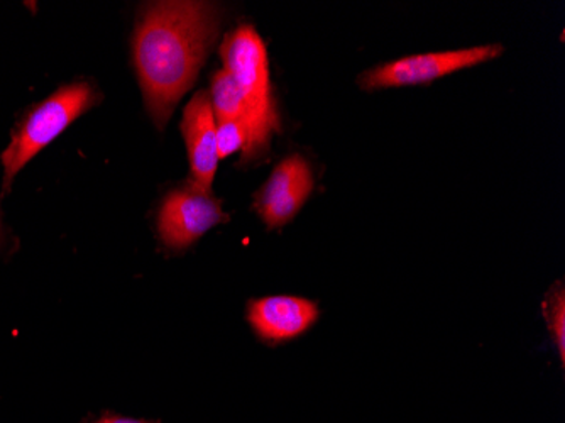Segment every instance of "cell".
Here are the masks:
<instances>
[{
    "label": "cell",
    "mask_w": 565,
    "mask_h": 423,
    "mask_svg": "<svg viewBox=\"0 0 565 423\" xmlns=\"http://www.w3.org/2000/svg\"><path fill=\"white\" fill-rule=\"evenodd\" d=\"M221 15L207 2H157L135 34V63L149 116L164 129L214 46Z\"/></svg>",
    "instance_id": "obj_1"
},
{
    "label": "cell",
    "mask_w": 565,
    "mask_h": 423,
    "mask_svg": "<svg viewBox=\"0 0 565 423\" xmlns=\"http://www.w3.org/2000/svg\"><path fill=\"white\" fill-rule=\"evenodd\" d=\"M221 59L224 70L233 75L239 87L246 110L247 142L243 149V163L256 160L269 148L273 136L281 130L265 41L253 25H239L222 41Z\"/></svg>",
    "instance_id": "obj_2"
},
{
    "label": "cell",
    "mask_w": 565,
    "mask_h": 423,
    "mask_svg": "<svg viewBox=\"0 0 565 423\" xmlns=\"http://www.w3.org/2000/svg\"><path fill=\"white\" fill-rule=\"evenodd\" d=\"M98 102V94L90 84L65 85L31 110L21 126L12 133L11 145L2 155L4 189H11L15 175L33 160L34 156L55 141L63 130L75 123Z\"/></svg>",
    "instance_id": "obj_3"
},
{
    "label": "cell",
    "mask_w": 565,
    "mask_h": 423,
    "mask_svg": "<svg viewBox=\"0 0 565 423\" xmlns=\"http://www.w3.org/2000/svg\"><path fill=\"white\" fill-rule=\"evenodd\" d=\"M501 55H503L501 44H484V46L466 47V50L405 56L364 72L359 78V85L364 91H380V88L430 84L443 76L491 62Z\"/></svg>",
    "instance_id": "obj_4"
},
{
    "label": "cell",
    "mask_w": 565,
    "mask_h": 423,
    "mask_svg": "<svg viewBox=\"0 0 565 423\" xmlns=\"http://www.w3.org/2000/svg\"><path fill=\"white\" fill-rule=\"evenodd\" d=\"M225 221H228V215L224 214L221 200L215 199L211 190L189 183L164 199L158 229L164 246L182 251Z\"/></svg>",
    "instance_id": "obj_5"
},
{
    "label": "cell",
    "mask_w": 565,
    "mask_h": 423,
    "mask_svg": "<svg viewBox=\"0 0 565 423\" xmlns=\"http://www.w3.org/2000/svg\"><path fill=\"white\" fill-rule=\"evenodd\" d=\"M313 187L312 167L303 156H288L256 193L254 209L268 229L281 228L300 212L308 197L312 195Z\"/></svg>",
    "instance_id": "obj_6"
},
{
    "label": "cell",
    "mask_w": 565,
    "mask_h": 423,
    "mask_svg": "<svg viewBox=\"0 0 565 423\" xmlns=\"http://www.w3.org/2000/svg\"><path fill=\"white\" fill-rule=\"evenodd\" d=\"M182 133L189 152L190 183L211 190L221 158L217 151V120L207 92H199L186 105Z\"/></svg>",
    "instance_id": "obj_7"
},
{
    "label": "cell",
    "mask_w": 565,
    "mask_h": 423,
    "mask_svg": "<svg viewBox=\"0 0 565 423\" xmlns=\"http://www.w3.org/2000/svg\"><path fill=\"white\" fill-rule=\"evenodd\" d=\"M316 302L298 297H266L247 307V320L266 342L279 343L307 332L319 319Z\"/></svg>",
    "instance_id": "obj_8"
},
{
    "label": "cell",
    "mask_w": 565,
    "mask_h": 423,
    "mask_svg": "<svg viewBox=\"0 0 565 423\" xmlns=\"http://www.w3.org/2000/svg\"><path fill=\"white\" fill-rule=\"evenodd\" d=\"M212 110H214L215 120H243L246 124V110H244L243 95L236 81L227 70H218L212 76L211 94Z\"/></svg>",
    "instance_id": "obj_9"
},
{
    "label": "cell",
    "mask_w": 565,
    "mask_h": 423,
    "mask_svg": "<svg viewBox=\"0 0 565 423\" xmlns=\"http://www.w3.org/2000/svg\"><path fill=\"white\" fill-rule=\"evenodd\" d=\"M544 315L551 330L552 340L558 351L562 364L565 361V289L562 283H555L544 300Z\"/></svg>",
    "instance_id": "obj_10"
},
{
    "label": "cell",
    "mask_w": 565,
    "mask_h": 423,
    "mask_svg": "<svg viewBox=\"0 0 565 423\" xmlns=\"http://www.w3.org/2000/svg\"><path fill=\"white\" fill-rule=\"evenodd\" d=\"M247 129L243 120H222L217 123L218 158H227L246 148Z\"/></svg>",
    "instance_id": "obj_11"
},
{
    "label": "cell",
    "mask_w": 565,
    "mask_h": 423,
    "mask_svg": "<svg viewBox=\"0 0 565 423\" xmlns=\"http://www.w3.org/2000/svg\"><path fill=\"white\" fill-rule=\"evenodd\" d=\"M95 423H148L141 422V420L122 419V416H104Z\"/></svg>",
    "instance_id": "obj_12"
}]
</instances>
